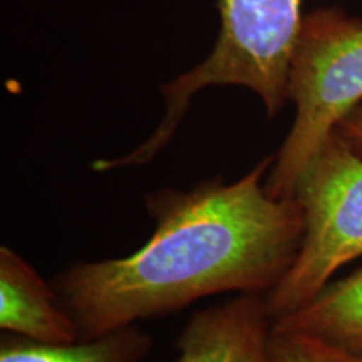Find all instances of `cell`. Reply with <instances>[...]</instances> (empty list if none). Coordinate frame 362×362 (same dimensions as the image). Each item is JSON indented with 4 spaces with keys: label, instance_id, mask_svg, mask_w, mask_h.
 Returning a JSON list of instances; mask_svg holds the SVG:
<instances>
[{
    "label": "cell",
    "instance_id": "1",
    "mask_svg": "<svg viewBox=\"0 0 362 362\" xmlns=\"http://www.w3.org/2000/svg\"><path fill=\"white\" fill-rule=\"evenodd\" d=\"M274 155L237 181L215 176L189 189L146 194L155 228L121 259L76 262L51 280L81 341L183 310L220 293L267 296L296 260L304 216L265 180Z\"/></svg>",
    "mask_w": 362,
    "mask_h": 362
},
{
    "label": "cell",
    "instance_id": "2",
    "mask_svg": "<svg viewBox=\"0 0 362 362\" xmlns=\"http://www.w3.org/2000/svg\"><path fill=\"white\" fill-rule=\"evenodd\" d=\"M304 0H218L220 34L211 52L160 86L163 116L144 141L117 158L90 163L96 173L151 163L173 141L198 93L215 86L252 90L269 117L288 103L292 59L300 35Z\"/></svg>",
    "mask_w": 362,
    "mask_h": 362
},
{
    "label": "cell",
    "instance_id": "3",
    "mask_svg": "<svg viewBox=\"0 0 362 362\" xmlns=\"http://www.w3.org/2000/svg\"><path fill=\"white\" fill-rule=\"evenodd\" d=\"M292 128L274 155L265 188L292 198L309 161L347 112L362 103V19L339 7L305 13L292 59Z\"/></svg>",
    "mask_w": 362,
    "mask_h": 362
},
{
    "label": "cell",
    "instance_id": "4",
    "mask_svg": "<svg viewBox=\"0 0 362 362\" xmlns=\"http://www.w3.org/2000/svg\"><path fill=\"white\" fill-rule=\"evenodd\" d=\"M293 198L304 216V238L291 269L265 296L274 320L309 304L336 272L362 257V156L332 131Z\"/></svg>",
    "mask_w": 362,
    "mask_h": 362
},
{
    "label": "cell",
    "instance_id": "5",
    "mask_svg": "<svg viewBox=\"0 0 362 362\" xmlns=\"http://www.w3.org/2000/svg\"><path fill=\"white\" fill-rule=\"evenodd\" d=\"M272 325L265 296L238 293L189 317L175 362H269Z\"/></svg>",
    "mask_w": 362,
    "mask_h": 362
},
{
    "label": "cell",
    "instance_id": "6",
    "mask_svg": "<svg viewBox=\"0 0 362 362\" xmlns=\"http://www.w3.org/2000/svg\"><path fill=\"white\" fill-rule=\"evenodd\" d=\"M0 329L56 346L81 341L78 325L59 304L52 284L6 245L0 248Z\"/></svg>",
    "mask_w": 362,
    "mask_h": 362
},
{
    "label": "cell",
    "instance_id": "7",
    "mask_svg": "<svg viewBox=\"0 0 362 362\" xmlns=\"http://www.w3.org/2000/svg\"><path fill=\"white\" fill-rule=\"evenodd\" d=\"M272 327L362 351V267L330 282L309 304L274 320Z\"/></svg>",
    "mask_w": 362,
    "mask_h": 362
},
{
    "label": "cell",
    "instance_id": "8",
    "mask_svg": "<svg viewBox=\"0 0 362 362\" xmlns=\"http://www.w3.org/2000/svg\"><path fill=\"white\" fill-rule=\"evenodd\" d=\"M153 344V337L138 324L62 346L4 332L0 362H144Z\"/></svg>",
    "mask_w": 362,
    "mask_h": 362
},
{
    "label": "cell",
    "instance_id": "9",
    "mask_svg": "<svg viewBox=\"0 0 362 362\" xmlns=\"http://www.w3.org/2000/svg\"><path fill=\"white\" fill-rule=\"evenodd\" d=\"M269 362H362V351H347L304 334L272 327Z\"/></svg>",
    "mask_w": 362,
    "mask_h": 362
},
{
    "label": "cell",
    "instance_id": "10",
    "mask_svg": "<svg viewBox=\"0 0 362 362\" xmlns=\"http://www.w3.org/2000/svg\"><path fill=\"white\" fill-rule=\"evenodd\" d=\"M336 131L357 155L362 156V103L342 117Z\"/></svg>",
    "mask_w": 362,
    "mask_h": 362
}]
</instances>
